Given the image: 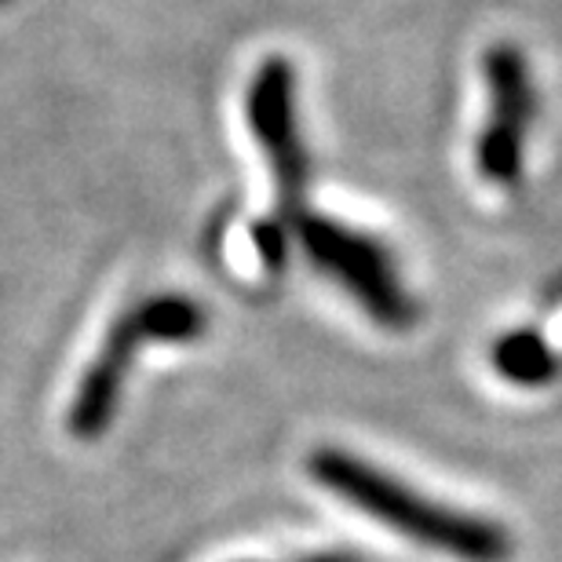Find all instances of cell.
<instances>
[{
  "instance_id": "obj_8",
  "label": "cell",
  "mask_w": 562,
  "mask_h": 562,
  "mask_svg": "<svg viewBox=\"0 0 562 562\" xmlns=\"http://www.w3.org/2000/svg\"><path fill=\"white\" fill-rule=\"evenodd\" d=\"M256 249H260V260L267 271H281L285 267V256H289V238H285V227L278 223H267V227L256 231Z\"/></svg>"
},
{
  "instance_id": "obj_6",
  "label": "cell",
  "mask_w": 562,
  "mask_h": 562,
  "mask_svg": "<svg viewBox=\"0 0 562 562\" xmlns=\"http://www.w3.org/2000/svg\"><path fill=\"white\" fill-rule=\"evenodd\" d=\"M493 369L515 387H544L559 376V355L537 329H512L493 344Z\"/></svg>"
},
{
  "instance_id": "obj_9",
  "label": "cell",
  "mask_w": 562,
  "mask_h": 562,
  "mask_svg": "<svg viewBox=\"0 0 562 562\" xmlns=\"http://www.w3.org/2000/svg\"><path fill=\"white\" fill-rule=\"evenodd\" d=\"M303 562H358V559L340 555V552H325V555H311V559H303Z\"/></svg>"
},
{
  "instance_id": "obj_2",
  "label": "cell",
  "mask_w": 562,
  "mask_h": 562,
  "mask_svg": "<svg viewBox=\"0 0 562 562\" xmlns=\"http://www.w3.org/2000/svg\"><path fill=\"white\" fill-rule=\"evenodd\" d=\"M303 252L325 278H333L369 318L387 329H406L417 322V303L398 278V267L373 234L355 231L333 216L303 212L296 220Z\"/></svg>"
},
{
  "instance_id": "obj_4",
  "label": "cell",
  "mask_w": 562,
  "mask_h": 562,
  "mask_svg": "<svg viewBox=\"0 0 562 562\" xmlns=\"http://www.w3.org/2000/svg\"><path fill=\"white\" fill-rule=\"evenodd\" d=\"M490 88V114L486 128L475 143V165L490 183L512 187L522 176L526 128L537 114V92L530 81L526 55L512 44H497L482 59Z\"/></svg>"
},
{
  "instance_id": "obj_5",
  "label": "cell",
  "mask_w": 562,
  "mask_h": 562,
  "mask_svg": "<svg viewBox=\"0 0 562 562\" xmlns=\"http://www.w3.org/2000/svg\"><path fill=\"white\" fill-rule=\"evenodd\" d=\"M143 344L146 336L132 311H125L110 325L106 340L99 347L95 362L81 376V387H77V398L70 406V431L77 438H99L110 427L121 402V387H125V376L132 369V358H136Z\"/></svg>"
},
{
  "instance_id": "obj_1",
  "label": "cell",
  "mask_w": 562,
  "mask_h": 562,
  "mask_svg": "<svg viewBox=\"0 0 562 562\" xmlns=\"http://www.w3.org/2000/svg\"><path fill=\"white\" fill-rule=\"evenodd\" d=\"M307 468L318 486L336 493L355 512L391 526L402 537H409L413 544H424L431 552L453 555L460 562H504L515 552L512 533L504 526L482 519V515H464L438 501H427L406 482L336 446L314 449Z\"/></svg>"
},
{
  "instance_id": "obj_3",
  "label": "cell",
  "mask_w": 562,
  "mask_h": 562,
  "mask_svg": "<svg viewBox=\"0 0 562 562\" xmlns=\"http://www.w3.org/2000/svg\"><path fill=\"white\" fill-rule=\"evenodd\" d=\"M245 114H249L252 139L271 165L281 223L303 216V198H307V146L300 136L296 114V70L289 59L271 55L252 74L249 95H245Z\"/></svg>"
},
{
  "instance_id": "obj_7",
  "label": "cell",
  "mask_w": 562,
  "mask_h": 562,
  "mask_svg": "<svg viewBox=\"0 0 562 562\" xmlns=\"http://www.w3.org/2000/svg\"><path fill=\"white\" fill-rule=\"evenodd\" d=\"M146 344H194L209 329V314L198 300L179 296V292H161V296L143 300L132 307Z\"/></svg>"
}]
</instances>
